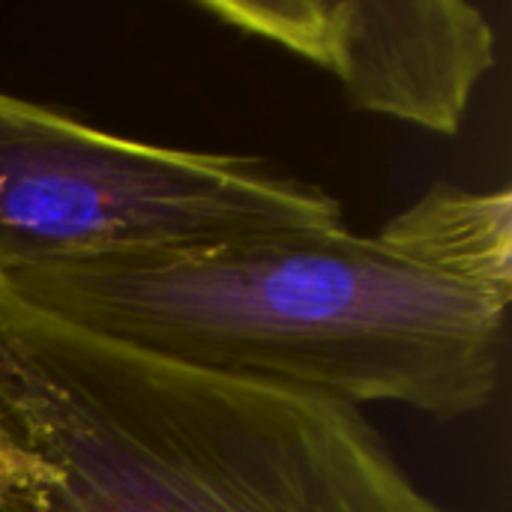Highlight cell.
Masks as SVG:
<instances>
[{"label":"cell","instance_id":"obj_5","mask_svg":"<svg viewBox=\"0 0 512 512\" xmlns=\"http://www.w3.org/2000/svg\"><path fill=\"white\" fill-rule=\"evenodd\" d=\"M21 474V462L15 453H9L6 447H0V492L9 489L15 483V477Z\"/></svg>","mask_w":512,"mask_h":512},{"label":"cell","instance_id":"obj_3","mask_svg":"<svg viewBox=\"0 0 512 512\" xmlns=\"http://www.w3.org/2000/svg\"><path fill=\"white\" fill-rule=\"evenodd\" d=\"M336 225V198L264 159L129 141L0 93V276Z\"/></svg>","mask_w":512,"mask_h":512},{"label":"cell","instance_id":"obj_2","mask_svg":"<svg viewBox=\"0 0 512 512\" xmlns=\"http://www.w3.org/2000/svg\"><path fill=\"white\" fill-rule=\"evenodd\" d=\"M0 512H459L357 405L63 324L0 285Z\"/></svg>","mask_w":512,"mask_h":512},{"label":"cell","instance_id":"obj_4","mask_svg":"<svg viewBox=\"0 0 512 512\" xmlns=\"http://www.w3.org/2000/svg\"><path fill=\"white\" fill-rule=\"evenodd\" d=\"M198 9L321 66L357 108L438 135L459 132L495 66V30L465 0H204Z\"/></svg>","mask_w":512,"mask_h":512},{"label":"cell","instance_id":"obj_1","mask_svg":"<svg viewBox=\"0 0 512 512\" xmlns=\"http://www.w3.org/2000/svg\"><path fill=\"white\" fill-rule=\"evenodd\" d=\"M27 306L144 354L435 420L489 405L512 300V195L438 183L348 225L114 252L0 276Z\"/></svg>","mask_w":512,"mask_h":512}]
</instances>
